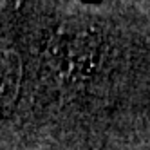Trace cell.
Segmentation results:
<instances>
[{
	"label": "cell",
	"instance_id": "obj_1",
	"mask_svg": "<svg viewBox=\"0 0 150 150\" xmlns=\"http://www.w3.org/2000/svg\"><path fill=\"white\" fill-rule=\"evenodd\" d=\"M22 63L13 51L0 49V114H6L18 98Z\"/></svg>",
	"mask_w": 150,
	"mask_h": 150
}]
</instances>
